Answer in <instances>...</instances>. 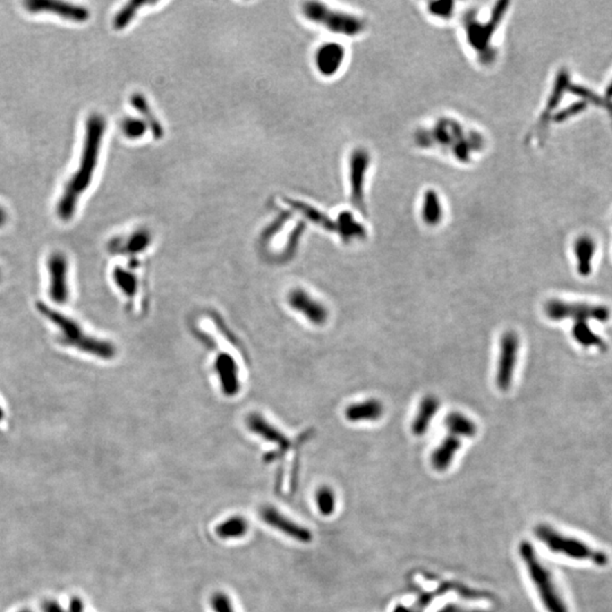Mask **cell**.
I'll use <instances>...</instances> for the list:
<instances>
[{
    "mask_svg": "<svg viewBox=\"0 0 612 612\" xmlns=\"http://www.w3.org/2000/svg\"><path fill=\"white\" fill-rule=\"evenodd\" d=\"M247 530V521L240 516H233L219 524L216 528V533L221 539H237L243 537Z\"/></svg>",
    "mask_w": 612,
    "mask_h": 612,
    "instance_id": "d4e9b609",
    "label": "cell"
},
{
    "mask_svg": "<svg viewBox=\"0 0 612 612\" xmlns=\"http://www.w3.org/2000/svg\"><path fill=\"white\" fill-rule=\"evenodd\" d=\"M346 59V49L339 42H325L316 50L314 64L316 70L325 77L337 75Z\"/></svg>",
    "mask_w": 612,
    "mask_h": 612,
    "instance_id": "7c38bea8",
    "label": "cell"
},
{
    "mask_svg": "<svg viewBox=\"0 0 612 612\" xmlns=\"http://www.w3.org/2000/svg\"><path fill=\"white\" fill-rule=\"evenodd\" d=\"M348 164L350 201L361 213H366L365 185L371 166V155L365 148L354 149Z\"/></svg>",
    "mask_w": 612,
    "mask_h": 612,
    "instance_id": "ba28073f",
    "label": "cell"
},
{
    "mask_svg": "<svg viewBox=\"0 0 612 612\" xmlns=\"http://www.w3.org/2000/svg\"><path fill=\"white\" fill-rule=\"evenodd\" d=\"M44 612H64L57 603L47 602L44 606Z\"/></svg>",
    "mask_w": 612,
    "mask_h": 612,
    "instance_id": "836d02e7",
    "label": "cell"
},
{
    "mask_svg": "<svg viewBox=\"0 0 612 612\" xmlns=\"http://www.w3.org/2000/svg\"><path fill=\"white\" fill-rule=\"evenodd\" d=\"M104 132L106 120L104 117L98 114L88 117L79 168L73 177L68 180L57 205L58 216L64 221L73 218L79 196L88 190L92 183L93 175L98 166Z\"/></svg>",
    "mask_w": 612,
    "mask_h": 612,
    "instance_id": "6da1fadb",
    "label": "cell"
},
{
    "mask_svg": "<svg viewBox=\"0 0 612 612\" xmlns=\"http://www.w3.org/2000/svg\"><path fill=\"white\" fill-rule=\"evenodd\" d=\"M146 5H153V3L146 1V0H133V1L126 3L115 15L114 22H113L115 29L124 30L126 26H130L136 14L139 13L140 8L146 6Z\"/></svg>",
    "mask_w": 612,
    "mask_h": 612,
    "instance_id": "484cf974",
    "label": "cell"
},
{
    "mask_svg": "<svg viewBox=\"0 0 612 612\" xmlns=\"http://www.w3.org/2000/svg\"><path fill=\"white\" fill-rule=\"evenodd\" d=\"M595 252V243L590 237H581L575 244V256L577 259V270L583 277L592 271V260Z\"/></svg>",
    "mask_w": 612,
    "mask_h": 612,
    "instance_id": "44dd1931",
    "label": "cell"
},
{
    "mask_svg": "<svg viewBox=\"0 0 612 612\" xmlns=\"http://www.w3.org/2000/svg\"><path fill=\"white\" fill-rule=\"evenodd\" d=\"M445 425L452 436L473 438L477 434V424L461 413H450L446 417Z\"/></svg>",
    "mask_w": 612,
    "mask_h": 612,
    "instance_id": "603a6c76",
    "label": "cell"
},
{
    "mask_svg": "<svg viewBox=\"0 0 612 612\" xmlns=\"http://www.w3.org/2000/svg\"><path fill=\"white\" fill-rule=\"evenodd\" d=\"M385 413V408L381 401L376 399L361 401L357 404L350 405L346 410V417L352 422L361 421H378Z\"/></svg>",
    "mask_w": 612,
    "mask_h": 612,
    "instance_id": "2e32d148",
    "label": "cell"
},
{
    "mask_svg": "<svg viewBox=\"0 0 612 612\" xmlns=\"http://www.w3.org/2000/svg\"><path fill=\"white\" fill-rule=\"evenodd\" d=\"M537 537L553 553H560L576 560H591L599 566L606 565L608 557L603 553L586 546L574 537H565L546 525L537 527Z\"/></svg>",
    "mask_w": 612,
    "mask_h": 612,
    "instance_id": "8992f818",
    "label": "cell"
},
{
    "mask_svg": "<svg viewBox=\"0 0 612 612\" xmlns=\"http://www.w3.org/2000/svg\"><path fill=\"white\" fill-rule=\"evenodd\" d=\"M7 221V215L5 210H3L1 207H0V227H3V224H6Z\"/></svg>",
    "mask_w": 612,
    "mask_h": 612,
    "instance_id": "d590c367",
    "label": "cell"
},
{
    "mask_svg": "<svg viewBox=\"0 0 612 612\" xmlns=\"http://www.w3.org/2000/svg\"><path fill=\"white\" fill-rule=\"evenodd\" d=\"M211 606L215 612H235L231 600L224 593H216L212 597Z\"/></svg>",
    "mask_w": 612,
    "mask_h": 612,
    "instance_id": "1f68e13d",
    "label": "cell"
},
{
    "mask_svg": "<svg viewBox=\"0 0 612 612\" xmlns=\"http://www.w3.org/2000/svg\"><path fill=\"white\" fill-rule=\"evenodd\" d=\"M519 553L528 569L530 580L537 587V594L548 612H568L564 600L559 594L553 582V575L542 565V562L528 542H522Z\"/></svg>",
    "mask_w": 612,
    "mask_h": 612,
    "instance_id": "5b68a950",
    "label": "cell"
},
{
    "mask_svg": "<svg viewBox=\"0 0 612 612\" xmlns=\"http://www.w3.org/2000/svg\"><path fill=\"white\" fill-rule=\"evenodd\" d=\"M26 7L31 13L56 14L76 23L86 22L90 17V12L86 7L56 0H29Z\"/></svg>",
    "mask_w": 612,
    "mask_h": 612,
    "instance_id": "8fae6325",
    "label": "cell"
},
{
    "mask_svg": "<svg viewBox=\"0 0 612 612\" xmlns=\"http://www.w3.org/2000/svg\"><path fill=\"white\" fill-rule=\"evenodd\" d=\"M316 505L320 513L325 516H329L335 511V496L329 488H321L316 493Z\"/></svg>",
    "mask_w": 612,
    "mask_h": 612,
    "instance_id": "f546056e",
    "label": "cell"
},
{
    "mask_svg": "<svg viewBox=\"0 0 612 612\" xmlns=\"http://www.w3.org/2000/svg\"><path fill=\"white\" fill-rule=\"evenodd\" d=\"M49 270V296L55 303L63 305L70 298L68 284V260L61 252H55L48 260Z\"/></svg>",
    "mask_w": 612,
    "mask_h": 612,
    "instance_id": "30bf717a",
    "label": "cell"
},
{
    "mask_svg": "<svg viewBox=\"0 0 612 612\" xmlns=\"http://www.w3.org/2000/svg\"><path fill=\"white\" fill-rule=\"evenodd\" d=\"M519 338L514 332H506L500 341L498 367H497L496 382L498 388L507 392L510 388L515 366L518 358Z\"/></svg>",
    "mask_w": 612,
    "mask_h": 612,
    "instance_id": "9c48e42d",
    "label": "cell"
},
{
    "mask_svg": "<svg viewBox=\"0 0 612 612\" xmlns=\"http://www.w3.org/2000/svg\"><path fill=\"white\" fill-rule=\"evenodd\" d=\"M289 300H291V304L294 309L303 313L304 316L313 323L322 325L328 319V311L325 309V306L319 302H316L314 298L307 295L302 289L293 291L289 296Z\"/></svg>",
    "mask_w": 612,
    "mask_h": 612,
    "instance_id": "5bb4252c",
    "label": "cell"
},
{
    "mask_svg": "<svg viewBox=\"0 0 612 612\" xmlns=\"http://www.w3.org/2000/svg\"><path fill=\"white\" fill-rule=\"evenodd\" d=\"M286 202L288 203L289 207L300 212L304 217H306V218L312 221L314 224H318L320 227L323 228L325 231H336L335 221H332V219L329 218L328 216L322 213L321 211H319L318 209L314 208L312 205L293 199H287Z\"/></svg>",
    "mask_w": 612,
    "mask_h": 612,
    "instance_id": "7402d4cb",
    "label": "cell"
},
{
    "mask_svg": "<svg viewBox=\"0 0 612 612\" xmlns=\"http://www.w3.org/2000/svg\"><path fill=\"white\" fill-rule=\"evenodd\" d=\"M544 312L550 320H573L574 325H587V322H606L611 312L604 305L587 303H569L565 300H551L544 306Z\"/></svg>",
    "mask_w": 612,
    "mask_h": 612,
    "instance_id": "52a82bcc",
    "label": "cell"
},
{
    "mask_svg": "<svg viewBox=\"0 0 612 612\" xmlns=\"http://www.w3.org/2000/svg\"><path fill=\"white\" fill-rule=\"evenodd\" d=\"M567 84H568V75L566 72H562L555 81V91H553L549 102L546 104V111H543V114L541 115L539 124H537V131L543 132L544 128H546V125L549 123L550 117H551V111L558 106L559 99L565 91V88H567Z\"/></svg>",
    "mask_w": 612,
    "mask_h": 612,
    "instance_id": "cb8c5ba5",
    "label": "cell"
},
{
    "mask_svg": "<svg viewBox=\"0 0 612 612\" xmlns=\"http://www.w3.org/2000/svg\"><path fill=\"white\" fill-rule=\"evenodd\" d=\"M571 334L575 341L584 347H597L600 350L606 348L604 341L595 332H592L589 325H574Z\"/></svg>",
    "mask_w": 612,
    "mask_h": 612,
    "instance_id": "83f0119b",
    "label": "cell"
},
{
    "mask_svg": "<svg viewBox=\"0 0 612 612\" xmlns=\"http://www.w3.org/2000/svg\"><path fill=\"white\" fill-rule=\"evenodd\" d=\"M260 516L269 526L274 527L281 533L296 539L298 542L309 543L312 539V534L307 528L286 517L284 514L279 513L275 507H270V506L263 507L260 511Z\"/></svg>",
    "mask_w": 612,
    "mask_h": 612,
    "instance_id": "4fadbf2b",
    "label": "cell"
},
{
    "mask_svg": "<svg viewBox=\"0 0 612 612\" xmlns=\"http://www.w3.org/2000/svg\"><path fill=\"white\" fill-rule=\"evenodd\" d=\"M131 104L143 117V120L146 124L149 130L151 131L153 137L155 140L162 139L164 134V128L161 126L160 122L157 119L155 115L152 113L151 107L146 102V99L140 93H134L131 98Z\"/></svg>",
    "mask_w": 612,
    "mask_h": 612,
    "instance_id": "ffe728a7",
    "label": "cell"
},
{
    "mask_svg": "<svg viewBox=\"0 0 612 612\" xmlns=\"http://www.w3.org/2000/svg\"><path fill=\"white\" fill-rule=\"evenodd\" d=\"M422 220L428 226H437L443 219V207L438 192L434 190H426L422 196L421 205Z\"/></svg>",
    "mask_w": 612,
    "mask_h": 612,
    "instance_id": "e0dca14e",
    "label": "cell"
},
{
    "mask_svg": "<svg viewBox=\"0 0 612 612\" xmlns=\"http://www.w3.org/2000/svg\"><path fill=\"white\" fill-rule=\"evenodd\" d=\"M3 417H5V412H3V408L0 406V422H3Z\"/></svg>",
    "mask_w": 612,
    "mask_h": 612,
    "instance_id": "74e56055",
    "label": "cell"
},
{
    "mask_svg": "<svg viewBox=\"0 0 612 612\" xmlns=\"http://www.w3.org/2000/svg\"><path fill=\"white\" fill-rule=\"evenodd\" d=\"M584 107H585V104H574V106H571V107L567 108L566 111H562L560 114L557 115V116H555V122H562V120L566 119V118H568V117L573 116V115L580 113V111H582V108Z\"/></svg>",
    "mask_w": 612,
    "mask_h": 612,
    "instance_id": "d6a6232c",
    "label": "cell"
},
{
    "mask_svg": "<svg viewBox=\"0 0 612 612\" xmlns=\"http://www.w3.org/2000/svg\"><path fill=\"white\" fill-rule=\"evenodd\" d=\"M149 243H150V235L146 231H140L133 233L132 236L126 240H117L116 243H111V249L113 251H127L131 253L141 252L143 249H146Z\"/></svg>",
    "mask_w": 612,
    "mask_h": 612,
    "instance_id": "4316f807",
    "label": "cell"
},
{
    "mask_svg": "<svg viewBox=\"0 0 612 612\" xmlns=\"http://www.w3.org/2000/svg\"><path fill=\"white\" fill-rule=\"evenodd\" d=\"M335 224L336 231L346 243L352 240H364L366 237V231L363 224H361L354 218L350 212H341Z\"/></svg>",
    "mask_w": 612,
    "mask_h": 612,
    "instance_id": "d6986e66",
    "label": "cell"
},
{
    "mask_svg": "<svg viewBox=\"0 0 612 612\" xmlns=\"http://www.w3.org/2000/svg\"><path fill=\"white\" fill-rule=\"evenodd\" d=\"M455 5L454 1H434L428 5V12L437 19H448L454 14Z\"/></svg>",
    "mask_w": 612,
    "mask_h": 612,
    "instance_id": "4dcf8cb0",
    "label": "cell"
},
{
    "mask_svg": "<svg viewBox=\"0 0 612 612\" xmlns=\"http://www.w3.org/2000/svg\"><path fill=\"white\" fill-rule=\"evenodd\" d=\"M22 612H30V611H26V610H24V611H22Z\"/></svg>",
    "mask_w": 612,
    "mask_h": 612,
    "instance_id": "f35d334b",
    "label": "cell"
},
{
    "mask_svg": "<svg viewBox=\"0 0 612 612\" xmlns=\"http://www.w3.org/2000/svg\"><path fill=\"white\" fill-rule=\"evenodd\" d=\"M509 3L501 1L493 8L491 19L488 22L477 19V12L470 10L464 16V30L466 41L470 49L477 55L480 63L490 65L497 57L496 49L493 47V35L498 26L501 24L508 10Z\"/></svg>",
    "mask_w": 612,
    "mask_h": 612,
    "instance_id": "3957f363",
    "label": "cell"
},
{
    "mask_svg": "<svg viewBox=\"0 0 612 612\" xmlns=\"http://www.w3.org/2000/svg\"><path fill=\"white\" fill-rule=\"evenodd\" d=\"M302 12L309 22L316 23L336 35L356 37L365 31L366 21L361 16L334 10L325 3L307 1L302 6Z\"/></svg>",
    "mask_w": 612,
    "mask_h": 612,
    "instance_id": "277c9868",
    "label": "cell"
},
{
    "mask_svg": "<svg viewBox=\"0 0 612 612\" xmlns=\"http://www.w3.org/2000/svg\"><path fill=\"white\" fill-rule=\"evenodd\" d=\"M70 612H83V604L81 602V600L77 599V597L72 600Z\"/></svg>",
    "mask_w": 612,
    "mask_h": 612,
    "instance_id": "e575fe53",
    "label": "cell"
},
{
    "mask_svg": "<svg viewBox=\"0 0 612 612\" xmlns=\"http://www.w3.org/2000/svg\"><path fill=\"white\" fill-rule=\"evenodd\" d=\"M146 124L144 120L135 118V117H128L125 118L122 123V130L126 137L131 140H137L143 137L146 132Z\"/></svg>",
    "mask_w": 612,
    "mask_h": 612,
    "instance_id": "f1b7e54d",
    "label": "cell"
},
{
    "mask_svg": "<svg viewBox=\"0 0 612 612\" xmlns=\"http://www.w3.org/2000/svg\"><path fill=\"white\" fill-rule=\"evenodd\" d=\"M606 97H608V98H612V83L610 84L608 90H606Z\"/></svg>",
    "mask_w": 612,
    "mask_h": 612,
    "instance_id": "8d00e7d4",
    "label": "cell"
},
{
    "mask_svg": "<svg viewBox=\"0 0 612 612\" xmlns=\"http://www.w3.org/2000/svg\"><path fill=\"white\" fill-rule=\"evenodd\" d=\"M0 279H1V274H0Z\"/></svg>",
    "mask_w": 612,
    "mask_h": 612,
    "instance_id": "ab89813d",
    "label": "cell"
},
{
    "mask_svg": "<svg viewBox=\"0 0 612 612\" xmlns=\"http://www.w3.org/2000/svg\"><path fill=\"white\" fill-rule=\"evenodd\" d=\"M439 408H440V401L432 394H428L423 398L417 417L412 424V431L415 436H423L429 430L430 423L432 421L433 417L438 413Z\"/></svg>",
    "mask_w": 612,
    "mask_h": 612,
    "instance_id": "9a60e30c",
    "label": "cell"
},
{
    "mask_svg": "<svg viewBox=\"0 0 612 612\" xmlns=\"http://www.w3.org/2000/svg\"><path fill=\"white\" fill-rule=\"evenodd\" d=\"M35 306L44 318L57 327L58 341L60 344L102 360H111L115 356L116 350L114 345L88 335L75 320L51 309L50 306L42 302H38Z\"/></svg>",
    "mask_w": 612,
    "mask_h": 612,
    "instance_id": "7a4b0ae2",
    "label": "cell"
},
{
    "mask_svg": "<svg viewBox=\"0 0 612 612\" xmlns=\"http://www.w3.org/2000/svg\"><path fill=\"white\" fill-rule=\"evenodd\" d=\"M461 440L457 437L450 436L441 442V445L433 452L431 461L437 470H445L450 466L455 455L461 448Z\"/></svg>",
    "mask_w": 612,
    "mask_h": 612,
    "instance_id": "ac0fdd59",
    "label": "cell"
}]
</instances>
